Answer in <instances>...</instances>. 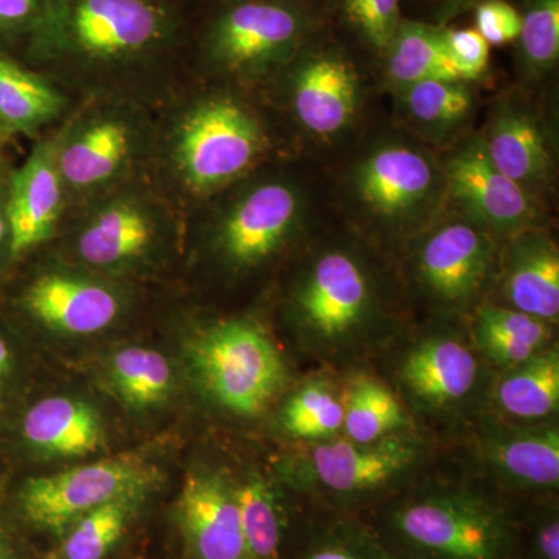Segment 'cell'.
I'll list each match as a JSON object with an SVG mask.
<instances>
[{"instance_id": "1", "label": "cell", "mask_w": 559, "mask_h": 559, "mask_svg": "<svg viewBox=\"0 0 559 559\" xmlns=\"http://www.w3.org/2000/svg\"><path fill=\"white\" fill-rule=\"evenodd\" d=\"M441 459L364 514L385 546L399 559H520L524 500L492 487L451 452L447 468Z\"/></svg>"}, {"instance_id": "2", "label": "cell", "mask_w": 559, "mask_h": 559, "mask_svg": "<svg viewBox=\"0 0 559 559\" xmlns=\"http://www.w3.org/2000/svg\"><path fill=\"white\" fill-rule=\"evenodd\" d=\"M440 319L399 331L370 366L399 395L418 432L451 450L487 414L495 371L481 359L468 326Z\"/></svg>"}, {"instance_id": "3", "label": "cell", "mask_w": 559, "mask_h": 559, "mask_svg": "<svg viewBox=\"0 0 559 559\" xmlns=\"http://www.w3.org/2000/svg\"><path fill=\"white\" fill-rule=\"evenodd\" d=\"M289 318L299 349L314 369L369 364L399 333L373 271L355 250L312 257L293 286Z\"/></svg>"}, {"instance_id": "4", "label": "cell", "mask_w": 559, "mask_h": 559, "mask_svg": "<svg viewBox=\"0 0 559 559\" xmlns=\"http://www.w3.org/2000/svg\"><path fill=\"white\" fill-rule=\"evenodd\" d=\"M444 450L419 432L374 443L337 437L290 447L275 462V479L312 511L364 514L432 468Z\"/></svg>"}, {"instance_id": "5", "label": "cell", "mask_w": 559, "mask_h": 559, "mask_svg": "<svg viewBox=\"0 0 559 559\" xmlns=\"http://www.w3.org/2000/svg\"><path fill=\"white\" fill-rule=\"evenodd\" d=\"M183 0H46L28 57L83 69L154 60L179 43Z\"/></svg>"}, {"instance_id": "6", "label": "cell", "mask_w": 559, "mask_h": 559, "mask_svg": "<svg viewBox=\"0 0 559 559\" xmlns=\"http://www.w3.org/2000/svg\"><path fill=\"white\" fill-rule=\"evenodd\" d=\"M190 369L213 406L241 419L275 409L297 380L282 348L257 320H219L189 345Z\"/></svg>"}, {"instance_id": "7", "label": "cell", "mask_w": 559, "mask_h": 559, "mask_svg": "<svg viewBox=\"0 0 559 559\" xmlns=\"http://www.w3.org/2000/svg\"><path fill=\"white\" fill-rule=\"evenodd\" d=\"M450 451L463 465L506 492L530 500L559 492V421L514 425L485 414Z\"/></svg>"}, {"instance_id": "8", "label": "cell", "mask_w": 559, "mask_h": 559, "mask_svg": "<svg viewBox=\"0 0 559 559\" xmlns=\"http://www.w3.org/2000/svg\"><path fill=\"white\" fill-rule=\"evenodd\" d=\"M264 146V132L248 109L230 98H212L183 117L173 154L179 178L204 194L241 178Z\"/></svg>"}, {"instance_id": "9", "label": "cell", "mask_w": 559, "mask_h": 559, "mask_svg": "<svg viewBox=\"0 0 559 559\" xmlns=\"http://www.w3.org/2000/svg\"><path fill=\"white\" fill-rule=\"evenodd\" d=\"M498 250L488 231L451 221L423 238L412 255L414 278L440 319L471 318L495 285Z\"/></svg>"}, {"instance_id": "10", "label": "cell", "mask_w": 559, "mask_h": 559, "mask_svg": "<svg viewBox=\"0 0 559 559\" xmlns=\"http://www.w3.org/2000/svg\"><path fill=\"white\" fill-rule=\"evenodd\" d=\"M301 35L304 20L289 3L234 0L210 21L201 47L216 68L253 75L293 57Z\"/></svg>"}, {"instance_id": "11", "label": "cell", "mask_w": 559, "mask_h": 559, "mask_svg": "<svg viewBox=\"0 0 559 559\" xmlns=\"http://www.w3.org/2000/svg\"><path fill=\"white\" fill-rule=\"evenodd\" d=\"M153 477V471L128 457L76 466L28 480L21 491V510L36 527L61 532L105 503L140 498Z\"/></svg>"}, {"instance_id": "12", "label": "cell", "mask_w": 559, "mask_h": 559, "mask_svg": "<svg viewBox=\"0 0 559 559\" xmlns=\"http://www.w3.org/2000/svg\"><path fill=\"white\" fill-rule=\"evenodd\" d=\"M299 218L296 190L286 183H263L245 194L221 221L216 248L234 270H253L288 245Z\"/></svg>"}, {"instance_id": "13", "label": "cell", "mask_w": 559, "mask_h": 559, "mask_svg": "<svg viewBox=\"0 0 559 559\" xmlns=\"http://www.w3.org/2000/svg\"><path fill=\"white\" fill-rule=\"evenodd\" d=\"M179 521L193 559H249L235 480L223 471H191L179 496Z\"/></svg>"}, {"instance_id": "14", "label": "cell", "mask_w": 559, "mask_h": 559, "mask_svg": "<svg viewBox=\"0 0 559 559\" xmlns=\"http://www.w3.org/2000/svg\"><path fill=\"white\" fill-rule=\"evenodd\" d=\"M139 148L138 128L119 112H98L57 142V165L66 191L87 193L119 178Z\"/></svg>"}, {"instance_id": "15", "label": "cell", "mask_w": 559, "mask_h": 559, "mask_svg": "<svg viewBox=\"0 0 559 559\" xmlns=\"http://www.w3.org/2000/svg\"><path fill=\"white\" fill-rule=\"evenodd\" d=\"M448 182L452 197L481 227L510 237L532 229L535 212L527 190L496 168L484 140L471 143L452 157Z\"/></svg>"}, {"instance_id": "16", "label": "cell", "mask_w": 559, "mask_h": 559, "mask_svg": "<svg viewBox=\"0 0 559 559\" xmlns=\"http://www.w3.org/2000/svg\"><path fill=\"white\" fill-rule=\"evenodd\" d=\"M55 148L57 142L40 143L11 179L5 216L13 260L49 240L60 223L66 187Z\"/></svg>"}, {"instance_id": "17", "label": "cell", "mask_w": 559, "mask_h": 559, "mask_svg": "<svg viewBox=\"0 0 559 559\" xmlns=\"http://www.w3.org/2000/svg\"><path fill=\"white\" fill-rule=\"evenodd\" d=\"M157 212L138 194H119L103 202L76 237L80 259L98 270H116L145 259L159 240Z\"/></svg>"}, {"instance_id": "18", "label": "cell", "mask_w": 559, "mask_h": 559, "mask_svg": "<svg viewBox=\"0 0 559 559\" xmlns=\"http://www.w3.org/2000/svg\"><path fill=\"white\" fill-rule=\"evenodd\" d=\"M495 283L499 299L489 301L558 326L559 252L547 235L530 229L511 237Z\"/></svg>"}, {"instance_id": "19", "label": "cell", "mask_w": 559, "mask_h": 559, "mask_svg": "<svg viewBox=\"0 0 559 559\" xmlns=\"http://www.w3.org/2000/svg\"><path fill=\"white\" fill-rule=\"evenodd\" d=\"M22 304L44 326L70 336L100 333L121 311L116 290L69 272H47L33 280Z\"/></svg>"}, {"instance_id": "20", "label": "cell", "mask_w": 559, "mask_h": 559, "mask_svg": "<svg viewBox=\"0 0 559 559\" xmlns=\"http://www.w3.org/2000/svg\"><path fill=\"white\" fill-rule=\"evenodd\" d=\"M359 80L337 55H318L297 69L293 106L301 127L319 138H333L355 117Z\"/></svg>"}, {"instance_id": "21", "label": "cell", "mask_w": 559, "mask_h": 559, "mask_svg": "<svg viewBox=\"0 0 559 559\" xmlns=\"http://www.w3.org/2000/svg\"><path fill=\"white\" fill-rule=\"evenodd\" d=\"M487 415L514 425L559 421L558 342L533 358L495 373Z\"/></svg>"}, {"instance_id": "22", "label": "cell", "mask_w": 559, "mask_h": 559, "mask_svg": "<svg viewBox=\"0 0 559 559\" xmlns=\"http://www.w3.org/2000/svg\"><path fill=\"white\" fill-rule=\"evenodd\" d=\"M433 170L428 159L406 146L374 151L356 176L360 200L378 215L401 218L429 197Z\"/></svg>"}, {"instance_id": "23", "label": "cell", "mask_w": 559, "mask_h": 559, "mask_svg": "<svg viewBox=\"0 0 559 559\" xmlns=\"http://www.w3.org/2000/svg\"><path fill=\"white\" fill-rule=\"evenodd\" d=\"M278 432L290 447H308L342 437L344 400L340 371L314 369L297 378L275 406Z\"/></svg>"}, {"instance_id": "24", "label": "cell", "mask_w": 559, "mask_h": 559, "mask_svg": "<svg viewBox=\"0 0 559 559\" xmlns=\"http://www.w3.org/2000/svg\"><path fill=\"white\" fill-rule=\"evenodd\" d=\"M341 380L342 437L356 443H374L401 433L418 432L399 395L370 364L341 371Z\"/></svg>"}, {"instance_id": "25", "label": "cell", "mask_w": 559, "mask_h": 559, "mask_svg": "<svg viewBox=\"0 0 559 559\" xmlns=\"http://www.w3.org/2000/svg\"><path fill=\"white\" fill-rule=\"evenodd\" d=\"M466 323L474 347L495 373L511 369L558 342L557 326L495 301L480 304Z\"/></svg>"}, {"instance_id": "26", "label": "cell", "mask_w": 559, "mask_h": 559, "mask_svg": "<svg viewBox=\"0 0 559 559\" xmlns=\"http://www.w3.org/2000/svg\"><path fill=\"white\" fill-rule=\"evenodd\" d=\"M22 433L33 448L58 457L92 454L105 443L97 412L68 396H50L36 403L25 414Z\"/></svg>"}, {"instance_id": "27", "label": "cell", "mask_w": 559, "mask_h": 559, "mask_svg": "<svg viewBox=\"0 0 559 559\" xmlns=\"http://www.w3.org/2000/svg\"><path fill=\"white\" fill-rule=\"evenodd\" d=\"M234 480L249 559H282L293 525L282 484L255 471Z\"/></svg>"}, {"instance_id": "28", "label": "cell", "mask_w": 559, "mask_h": 559, "mask_svg": "<svg viewBox=\"0 0 559 559\" xmlns=\"http://www.w3.org/2000/svg\"><path fill=\"white\" fill-rule=\"evenodd\" d=\"M293 559H399L360 514L312 511Z\"/></svg>"}, {"instance_id": "29", "label": "cell", "mask_w": 559, "mask_h": 559, "mask_svg": "<svg viewBox=\"0 0 559 559\" xmlns=\"http://www.w3.org/2000/svg\"><path fill=\"white\" fill-rule=\"evenodd\" d=\"M484 143L496 168L524 189L546 176V142L538 124L525 114L511 109L500 112Z\"/></svg>"}, {"instance_id": "30", "label": "cell", "mask_w": 559, "mask_h": 559, "mask_svg": "<svg viewBox=\"0 0 559 559\" xmlns=\"http://www.w3.org/2000/svg\"><path fill=\"white\" fill-rule=\"evenodd\" d=\"M388 72L401 87L426 80H460L444 43V31L418 24L401 22L390 43Z\"/></svg>"}, {"instance_id": "31", "label": "cell", "mask_w": 559, "mask_h": 559, "mask_svg": "<svg viewBox=\"0 0 559 559\" xmlns=\"http://www.w3.org/2000/svg\"><path fill=\"white\" fill-rule=\"evenodd\" d=\"M61 106V95L46 80L0 51V121L5 130H38L60 114Z\"/></svg>"}, {"instance_id": "32", "label": "cell", "mask_w": 559, "mask_h": 559, "mask_svg": "<svg viewBox=\"0 0 559 559\" xmlns=\"http://www.w3.org/2000/svg\"><path fill=\"white\" fill-rule=\"evenodd\" d=\"M110 380L121 399L145 409L167 399L173 388L170 362L162 353L146 347H127L109 362Z\"/></svg>"}, {"instance_id": "33", "label": "cell", "mask_w": 559, "mask_h": 559, "mask_svg": "<svg viewBox=\"0 0 559 559\" xmlns=\"http://www.w3.org/2000/svg\"><path fill=\"white\" fill-rule=\"evenodd\" d=\"M135 498L105 503L70 525L60 549L61 559H103L123 535Z\"/></svg>"}, {"instance_id": "34", "label": "cell", "mask_w": 559, "mask_h": 559, "mask_svg": "<svg viewBox=\"0 0 559 559\" xmlns=\"http://www.w3.org/2000/svg\"><path fill=\"white\" fill-rule=\"evenodd\" d=\"M404 102L415 120L447 127L469 112L473 95L460 80H426L404 87Z\"/></svg>"}, {"instance_id": "35", "label": "cell", "mask_w": 559, "mask_h": 559, "mask_svg": "<svg viewBox=\"0 0 559 559\" xmlns=\"http://www.w3.org/2000/svg\"><path fill=\"white\" fill-rule=\"evenodd\" d=\"M520 559H559L558 495L522 502Z\"/></svg>"}, {"instance_id": "36", "label": "cell", "mask_w": 559, "mask_h": 559, "mask_svg": "<svg viewBox=\"0 0 559 559\" xmlns=\"http://www.w3.org/2000/svg\"><path fill=\"white\" fill-rule=\"evenodd\" d=\"M520 39L528 66L551 68L559 55V0H535L522 16Z\"/></svg>"}, {"instance_id": "37", "label": "cell", "mask_w": 559, "mask_h": 559, "mask_svg": "<svg viewBox=\"0 0 559 559\" xmlns=\"http://www.w3.org/2000/svg\"><path fill=\"white\" fill-rule=\"evenodd\" d=\"M342 9L371 47L389 49L401 24L400 0H342Z\"/></svg>"}, {"instance_id": "38", "label": "cell", "mask_w": 559, "mask_h": 559, "mask_svg": "<svg viewBox=\"0 0 559 559\" xmlns=\"http://www.w3.org/2000/svg\"><path fill=\"white\" fill-rule=\"evenodd\" d=\"M444 43L462 81L479 79L487 70L489 44L476 28L444 31Z\"/></svg>"}, {"instance_id": "39", "label": "cell", "mask_w": 559, "mask_h": 559, "mask_svg": "<svg viewBox=\"0 0 559 559\" xmlns=\"http://www.w3.org/2000/svg\"><path fill=\"white\" fill-rule=\"evenodd\" d=\"M522 16L503 0H485L476 11V31L492 46L520 38Z\"/></svg>"}, {"instance_id": "40", "label": "cell", "mask_w": 559, "mask_h": 559, "mask_svg": "<svg viewBox=\"0 0 559 559\" xmlns=\"http://www.w3.org/2000/svg\"><path fill=\"white\" fill-rule=\"evenodd\" d=\"M46 0H0V43L27 40L38 24Z\"/></svg>"}, {"instance_id": "41", "label": "cell", "mask_w": 559, "mask_h": 559, "mask_svg": "<svg viewBox=\"0 0 559 559\" xmlns=\"http://www.w3.org/2000/svg\"><path fill=\"white\" fill-rule=\"evenodd\" d=\"M11 366V353L7 342L0 337V378L7 374Z\"/></svg>"}, {"instance_id": "42", "label": "cell", "mask_w": 559, "mask_h": 559, "mask_svg": "<svg viewBox=\"0 0 559 559\" xmlns=\"http://www.w3.org/2000/svg\"><path fill=\"white\" fill-rule=\"evenodd\" d=\"M9 238V229H7L5 201L0 200V245Z\"/></svg>"}, {"instance_id": "43", "label": "cell", "mask_w": 559, "mask_h": 559, "mask_svg": "<svg viewBox=\"0 0 559 559\" xmlns=\"http://www.w3.org/2000/svg\"><path fill=\"white\" fill-rule=\"evenodd\" d=\"M0 559H11L10 550L7 549L5 544L0 539Z\"/></svg>"}, {"instance_id": "44", "label": "cell", "mask_w": 559, "mask_h": 559, "mask_svg": "<svg viewBox=\"0 0 559 559\" xmlns=\"http://www.w3.org/2000/svg\"><path fill=\"white\" fill-rule=\"evenodd\" d=\"M3 130H5V127H3L2 121H0V132H2Z\"/></svg>"}]
</instances>
